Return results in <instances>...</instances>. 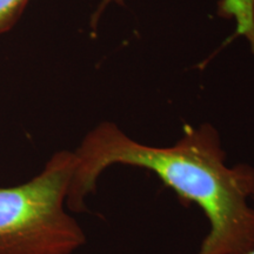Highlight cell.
<instances>
[{"label": "cell", "instance_id": "cell-1", "mask_svg": "<svg viewBox=\"0 0 254 254\" xmlns=\"http://www.w3.org/2000/svg\"><path fill=\"white\" fill-rule=\"evenodd\" d=\"M73 152L69 212L87 211L88 196L109 168H140L153 173L183 204L202 211L208 232L195 254H246L254 247V167L230 166L219 132L209 124L189 126L171 146H152L131 138L117 124L103 122Z\"/></svg>", "mask_w": 254, "mask_h": 254}, {"label": "cell", "instance_id": "cell-4", "mask_svg": "<svg viewBox=\"0 0 254 254\" xmlns=\"http://www.w3.org/2000/svg\"><path fill=\"white\" fill-rule=\"evenodd\" d=\"M109 1H119V0H106ZM254 5V0H221L220 11L226 14H240Z\"/></svg>", "mask_w": 254, "mask_h": 254}, {"label": "cell", "instance_id": "cell-5", "mask_svg": "<svg viewBox=\"0 0 254 254\" xmlns=\"http://www.w3.org/2000/svg\"><path fill=\"white\" fill-rule=\"evenodd\" d=\"M252 200H253V202H254V195H253V198H252ZM246 254H254V247H253V249H252V250H250V251H249V252H247Z\"/></svg>", "mask_w": 254, "mask_h": 254}, {"label": "cell", "instance_id": "cell-3", "mask_svg": "<svg viewBox=\"0 0 254 254\" xmlns=\"http://www.w3.org/2000/svg\"><path fill=\"white\" fill-rule=\"evenodd\" d=\"M30 0H0V34L14 27Z\"/></svg>", "mask_w": 254, "mask_h": 254}, {"label": "cell", "instance_id": "cell-2", "mask_svg": "<svg viewBox=\"0 0 254 254\" xmlns=\"http://www.w3.org/2000/svg\"><path fill=\"white\" fill-rule=\"evenodd\" d=\"M74 168V152L62 150L30 180L0 187V254H73L86 245L66 205Z\"/></svg>", "mask_w": 254, "mask_h": 254}]
</instances>
